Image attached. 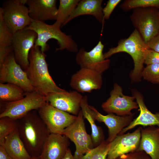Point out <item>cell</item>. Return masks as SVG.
<instances>
[{
  "instance_id": "cell-1",
  "label": "cell",
  "mask_w": 159,
  "mask_h": 159,
  "mask_svg": "<svg viewBox=\"0 0 159 159\" xmlns=\"http://www.w3.org/2000/svg\"><path fill=\"white\" fill-rule=\"evenodd\" d=\"M20 137L32 157L39 156L50 134L37 111L30 112L18 120Z\"/></svg>"
},
{
  "instance_id": "cell-2",
  "label": "cell",
  "mask_w": 159,
  "mask_h": 159,
  "mask_svg": "<svg viewBox=\"0 0 159 159\" xmlns=\"http://www.w3.org/2000/svg\"><path fill=\"white\" fill-rule=\"evenodd\" d=\"M46 56L40 47L34 45L29 54V66L25 71L34 90L45 97L51 93L66 91L59 87L50 75Z\"/></svg>"
},
{
  "instance_id": "cell-3",
  "label": "cell",
  "mask_w": 159,
  "mask_h": 159,
  "mask_svg": "<svg viewBox=\"0 0 159 159\" xmlns=\"http://www.w3.org/2000/svg\"><path fill=\"white\" fill-rule=\"evenodd\" d=\"M149 49L139 32L135 29L128 38L120 40L116 47L110 48L104 53V57L105 59H107L114 54L123 52L129 54L134 63L130 78L132 82H138L142 77L143 64Z\"/></svg>"
},
{
  "instance_id": "cell-4",
  "label": "cell",
  "mask_w": 159,
  "mask_h": 159,
  "mask_svg": "<svg viewBox=\"0 0 159 159\" xmlns=\"http://www.w3.org/2000/svg\"><path fill=\"white\" fill-rule=\"evenodd\" d=\"M61 25L55 22L54 24L49 25L45 22L32 19L31 24L24 29L33 30L37 34L34 46L40 47L42 51L44 52L47 50L49 47L47 44L51 39L56 40L59 47L56 51L66 49L73 52H78V46L77 43L70 35H67L61 30Z\"/></svg>"
},
{
  "instance_id": "cell-5",
  "label": "cell",
  "mask_w": 159,
  "mask_h": 159,
  "mask_svg": "<svg viewBox=\"0 0 159 159\" xmlns=\"http://www.w3.org/2000/svg\"><path fill=\"white\" fill-rule=\"evenodd\" d=\"M132 10L131 22L147 44L159 32V9L148 7Z\"/></svg>"
},
{
  "instance_id": "cell-6",
  "label": "cell",
  "mask_w": 159,
  "mask_h": 159,
  "mask_svg": "<svg viewBox=\"0 0 159 159\" xmlns=\"http://www.w3.org/2000/svg\"><path fill=\"white\" fill-rule=\"evenodd\" d=\"M0 118L7 117L19 120L30 112L38 111L45 105L47 102L45 96L34 90L25 92L24 97L12 102H3Z\"/></svg>"
},
{
  "instance_id": "cell-7",
  "label": "cell",
  "mask_w": 159,
  "mask_h": 159,
  "mask_svg": "<svg viewBox=\"0 0 159 159\" xmlns=\"http://www.w3.org/2000/svg\"><path fill=\"white\" fill-rule=\"evenodd\" d=\"M26 1L6 0L0 8L4 21L14 34L24 29L32 23L28 8L25 5Z\"/></svg>"
},
{
  "instance_id": "cell-8",
  "label": "cell",
  "mask_w": 159,
  "mask_h": 159,
  "mask_svg": "<svg viewBox=\"0 0 159 159\" xmlns=\"http://www.w3.org/2000/svg\"><path fill=\"white\" fill-rule=\"evenodd\" d=\"M84 118L81 110L75 120L62 133L74 144L76 150L74 156L75 159H80L94 147L91 135L86 131Z\"/></svg>"
},
{
  "instance_id": "cell-9",
  "label": "cell",
  "mask_w": 159,
  "mask_h": 159,
  "mask_svg": "<svg viewBox=\"0 0 159 159\" xmlns=\"http://www.w3.org/2000/svg\"><path fill=\"white\" fill-rule=\"evenodd\" d=\"M0 82L15 84L25 92L34 91L27 73L16 62L13 52L6 57L0 66Z\"/></svg>"
},
{
  "instance_id": "cell-10",
  "label": "cell",
  "mask_w": 159,
  "mask_h": 159,
  "mask_svg": "<svg viewBox=\"0 0 159 159\" xmlns=\"http://www.w3.org/2000/svg\"><path fill=\"white\" fill-rule=\"evenodd\" d=\"M37 112L50 133L62 134L77 118V116L58 109L48 103Z\"/></svg>"
},
{
  "instance_id": "cell-11",
  "label": "cell",
  "mask_w": 159,
  "mask_h": 159,
  "mask_svg": "<svg viewBox=\"0 0 159 159\" xmlns=\"http://www.w3.org/2000/svg\"><path fill=\"white\" fill-rule=\"evenodd\" d=\"M134 96L124 95L121 87L116 83L110 92V96L102 105L103 110L109 113H115L123 116L132 114L131 111L137 109L138 105L134 101Z\"/></svg>"
},
{
  "instance_id": "cell-12",
  "label": "cell",
  "mask_w": 159,
  "mask_h": 159,
  "mask_svg": "<svg viewBox=\"0 0 159 159\" xmlns=\"http://www.w3.org/2000/svg\"><path fill=\"white\" fill-rule=\"evenodd\" d=\"M37 37L35 31L25 29L14 34L12 46L15 59L24 71L29 66V54Z\"/></svg>"
},
{
  "instance_id": "cell-13",
  "label": "cell",
  "mask_w": 159,
  "mask_h": 159,
  "mask_svg": "<svg viewBox=\"0 0 159 159\" xmlns=\"http://www.w3.org/2000/svg\"><path fill=\"white\" fill-rule=\"evenodd\" d=\"M104 45L101 41L91 50L86 51L80 48L76 56V61L80 68H86L95 71L101 74L109 67L110 60L105 59L103 51Z\"/></svg>"
},
{
  "instance_id": "cell-14",
  "label": "cell",
  "mask_w": 159,
  "mask_h": 159,
  "mask_svg": "<svg viewBox=\"0 0 159 159\" xmlns=\"http://www.w3.org/2000/svg\"><path fill=\"white\" fill-rule=\"evenodd\" d=\"M142 127L133 132L118 135L111 142L107 159H116L123 155L137 150L141 137Z\"/></svg>"
},
{
  "instance_id": "cell-15",
  "label": "cell",
  "mask_w": 159,
  "mask_h": 159,
  "mask_svg": "<svg viewBox=\"0 0 159 159\" xmlns=\"http://www.w3.org/2000/svg\"><path fill=\"white\" fill-rule=\"evenodd\" d=\"M47 103L61 110L77 116L81 110L83 96L76 91L50 93L45 97Z\"/></svg>"
},
{
  "instance_id": "cell-16",
  "label": "cell",
  "mask_w": 159,
  "mask_h": 159,
  "mask_svg": "<svg viewBox=\"0 0 159 159\" xmlns=\"http://www.w3.org/2000/svg\"><path fill=\"white\" fill-rule=\"evenodd\" d=\"M102 74L91 69L80 68L72 76L70 86L80 93L91 92L101 88L103 82Z\"/></svg>"
},
{
  "instance_id": "cell-17",
  "label": "cell",
  "mask_w": 159,
  "mask_h": 159,
  "mask_svg": "<svg viewBox=\"0 0 159 159\" xmlns=\"http://www.w3.org/2000/svg\"><path fill=\"white\" fill-rule=\"evenodd\" d=\"M89 107L95 120L104 123L107 127L108 136L106 140L109 143L111 142L133 120V114L120 116L109 113L104 115L93 106L89 105Z\"/></svg>"
},
{
  "instance_id": "cell-18",
  "label": "cell",
  "mask_w": 159,
  "mask_h": 159,
  "mask_svg": "<svg viewBox=\"0 0 159 159\" xmlns=\"http://www.w3.org/2000/svg\"><path fill=\"white\" fill-rule=\"evenodd\" d=\"M69 139L62 134L50 133L39 156L41 159H62L69 148Z\"/></svg>"
},
{
  "instance_id": "cell-19",
  "label": "cell",
  "mask_w": 159,
  "mask_h": 159,
  "mask_svg": "<svg viewBox=\"0 0 159 159\" xmlns=\"http://www.w3.org/2000/svg\"><path fill=\"white\" fill-rule=\"evenodd\" d=\"M56 0H27L29 15L33 20L45 22L56 20L58 8Z\"/></svg>"
},
{
  "instance_id": "cell-20",
  "label": "cell",
  "mask_w": 159,
  "mask_h": 159,
  "mask_svg": "<svg viewBox=\"0 0 159 159\" xmlns=\"http://www.w3.org/2000/svg\"><path fill=\"white\" fill-rule=\"evenodd\" d=\"M133 93L139 108L140 114L137 118L133 120L129 125L123 129L119 135L124 134L138 125L144 127L156 126L159 127V112L155 114L152 113L145 105L141 94L135 91H133Z\"/></svg>"
},
{
  "instance_id": "cell-21",
  "label": "cell",
  "mask_w": 159,
  "mask_h": 159,
  "mask_svg": "<svg viewBox=\"0 0 159 159\" xmlns=\"http://www.w3.org/2000/svg\"><path fill=\"white\" fill-rule=\"evenodd\" d=\"M137 150L144 151L151 159H159V127L151 126L142 128Z\"/></svg>"
},
{
  "instance_id": "cell-22",
  "label": "cell",
  "mask_w": 159,
  "mask_h": 159,
  "mask_svg": "<svg viewBox=\"0 0 159 159\" xmlns=\"http://www.w3.org/2000/svg\"><path fill=\"white\" fill-rule=\"evenodd\" d=\"M102 0H80L65 23L66 24L73 19L80 16H92L100 23L103 24L104 19L102 6Z\"/></svg>"
},
{
  "instance_id": "cell-23",
  "label": "cell",
  "mask_w": 159,
  "mask_h": 159,
  "mask_svg": "<svg viewBox=\"0 0 159 159\" xmlns=\"http://www.w3.org/2000/svg\"><path fill=\"white\" fill-rule=\"evenodd\" d=\"M0 145L13 159H29L32 157L20 137L18 128L0 142Z\"/></svg>"
},
{
  "instance_id": "cell-24",
  "label": "cell",
  "mask_w": 159,
  "mask_h": 159,
  "mask_svg": "<svg viewBox=\"0 0 159 159\" xmlns=\"http://www.w3.org/2000/svg\"><path fill=\"white\" fill-rule=\"evenodd\" d=\"M87 100V96H83L81 103V110L84 118L90 124L92 130L91 136L94 146L96 147L105 140L104 137L101 127L97 126L95 123L96 120L89 107Z\"/></svg>"
},
{
  "instance_id": "cell-25",
  "label": "cell",
  "mask_w": 159,
  "mask_h": 159,
  "mask_svg": "<svg viewBox=\"0 0 159 159\" xmlns=\"http://www.w3.org/2000/svg\"><path fill=\"white\" fill-rule=\"evenodd\" d=\"M25 94L23 90L16 85L0 83V99L1 102H15L23 98Z\"/></svg>"
},
{
  "instance_id": "cell-26",
  "label": "cell",
  "mask_w": 159,
  "mask_h": 159,
  "mask_svg": "<svg viewBox=\"0 0 159 159\" xmlns=\"http://www.w3.org/2000/svg\"><path fill=\"white\" fill-rule=\"evenodd\" d=\"M80 1V0H60L55 22L60 24L61 27L64 26L67 21Z\"/></svg>"
},
{
  "instance_id": "cell-27",
  "label": "cell",
  "mask_w": 159,
  "mask_h": 159,
  "mask_svg": "<svg viewBox=\"0 0 159 159\" xmlns=\"http://www.w3.org/2000/svg\"><path fill=\"white\" fill-rule=\"evenodd\" d=\"M110 146V143L104 140L90 149L80 159H107Z\"/></svg>"
},
{
  "instance_id": "cell-28",
  "label": "cell",
  "mask_w": 159,
  "mask_h": 159,
  "mask_svg": "<svg viewBox=\"0 0 159 159\" xmlns=\"http://www.w3.org/2000/svg\"><path fill=\"white\" fill-rule=\"evenodd\" d=\"M120 7L125 11L138 8L154 7L159 9V0H126Z\"/></svg>"
},
{
  "instance_id": "cell-29",
  "label": "cell",
  "mask_w": 159,
  "mask_h": 159,
  "mask_svg": "<svg viewBox=\"0 0 159 159\" xmlns=\"http://www.w3.org/2000/svg\"><path fill=\"white\" fill-rule=\"evenodd\" d=\"M18 120L7 117L0 118V142L18 128Z\"/></svg>"
},
{
  "instance_id": "cell-30",
  "label": "cell",
  "mask_w": 159,
  "mask_h": 159,
  "mask_svg": "<svg viewBox=\"0 0 159 159\" xmlns=\"http://www.w3.org/2000/svg\"><path fill=\"white\" fill-rule=\"evenodd\" d=\"M14 34L4 21L0 11V46H12Z\"/></svg>"
},
{
  "instance_id": "cell-31",
  "label": "cell",
  "mask_w": 159,
  "mask_h": 159,
  "mask_svg": "<svg viewBox=\"0 0 159 159\" xmlns=\"http://www.w3.org/2000/svg\"><path fill=\"white\" fill-rule=\"evenodd\" d=\"M142 76L148 82L154 84L159 83V64L147 65L143 69Z\"/></svg>"
},
{
  "instance_id": "cell-32",
  "label": "cell",
  "mask_w": 159,
  "mask_h": 159,
  "mask_svg": "<svg viewBox=\"0 0 159 159\" xmlns=\"http://www.w3.org/2000/svg\"><path fill=\"white\" fill-rule=\"evenodd\" d=\"M116 159H151L149 156L143 151L136 150L123 155Z\"/></svg>"
},
{
  "instance_id": "cell-33",
  "label": "cell",
  "mask_w": 159,
  "mask_h": 159,
  "mask_svg": "<svg viewBox=\"0 0 159 159\" xmlns=\"http://www.w3.org/2000/svg\"><path fill=\"white\" fill-rule=\"evenodd\" d=\"M121 1V0H109L105 7L103 8L102 12L104 19H108L114 9Z\"/></svg>"
},
{
  "instance_id": "cell-34",
  "label": "cell",
  "mask_w": 159,
  "mask_h": 159,
  "mask_svg": "<svg viewBox=\"0 0 159 159\" xmlns=\"http://www.w3.org/2000/svg\"><path fill=\"white\" fill-rule=\"evenodd\" d=\"M144 64L147 65L159 64V53L149 49L146 55Z\"/></svg>"
},
{
  "instance_id": "cell-35",
  "label": "cell",
  "mask_w": 159,
  "mask_h": 159,
  "mask_svg": "<svg viewBox=\"0 0 159 159\" xmlns=\"http://www.w3.org/2000/svg\"><path fill=\"white\" fill-rule=\"evenodd\" d=\"M13 52L12 46H0V66L3 63L6 57Z\"/></svg>"
},
{
  "instance_id": "cell-36",
  "label": "cell",
  "mask_w": 159,
  "mask_h": 159,
  "mask_svg": "<svg viewBox=\"0 0 159 159\" xmlns=\"http://www.w3.org/2000/svg\"><path fill=\"white\" fill-rule=\"evenodd\" d=\"M150 49L159 53V32L147 44Z\"/></svg>"
},
{
  "instance_id": "cell-37",
  "label": "cell",
  "mask_w": 159,
  "mask_h": 159,
  "mask_svg": "<svg viewBox=\"0 0 159 159\" xmlns=\"http://www.w3.org/2000/svg\"><path fill=\"white\" fill-rule=\"evenodd\" d=\"M0 159H13L1 145H0Z\"/></svg>"
},
{
  "instance_id": "cell-38",
  "label": "cell",
  "mask_w": 159,
  "mask_h": 159,
  "mask_svg": "<svg viewBox=\"0 0 159 159\" xmlns=\"http://www.w3.org/2000/svg\"><path fill=\"white\" fill-rule=\"evenodd\" d=\"M62 159H75L69 148L67 150L65 155Z\"/></svg>"
},
{
  "instance_id": "cell-39",
  "label": "cell",
  "mask_w": 159,
  "mask_h": 159,
  "mask_svg": "<svg viewBox=\"0 0 159 159\" xmlns=\"http://www.w3.org/2000/svg\"><path fill=\"white\" fill-rule=\"evenodd\" d=\"M29 159H41L39 156L35 157H31Z\"/></svg>"
}]
</instances>
